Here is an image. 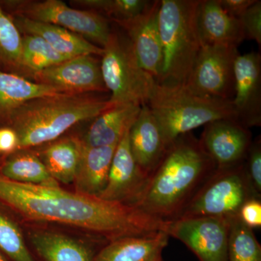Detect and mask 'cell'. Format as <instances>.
<instances>
[{
	"instance_id": "cell-30",
	"label": "cell",
	"mask_w": 261,
	"mask_h": 261,
	"mask_svg": "<svg viewBox=\"0 0 261 261\" xmlns=\"http://www.w3.org/2000/svg\"><path fill=\"white\" fill-rule=\"evenodd\" d=\"M149 1L145 0H74L70 3L94 12L113 23L129 20L140 14Z\"/></svg>"
},
{
	"instance_id": "cell-1",
	"label": "cell",
	"mask_w": 261,
	"mask_h": 261,
	"mask_svg": "<svg viewBox=\"0 0 261 261\" xmlns=\"http://www.w3.org/2000/svg\"><path fill=\"white\" fill-rule=\"evenodd\" d=\"M0 205L17 220L74 228L103 241L167 233L169 222L137 206L70 192L61 187L21 183L0 173Z\"/></svg>"
},
{
	"instance_id": "cell-28",
	"label": "cell",
	"mask_w": 261,
	"mask_h": 261,
	"mask_svg": "<svg viewBox=\"0 0 261 261\" xmlns=\"http://www.w3.org/2000/svg\"><path fill=\"white\" fill-rule=\"evenodd\" d=\"M228 261H261V246L238 216L228 219Z\"/></svg>"
},
{
	"instance_id": "cell-18",
	"label": "cell",
	"mask_w": 261,
	"mask_h": 261,
	"mask_svg": "<svg viewBox=\"0 0 261 261\" xmlns=\"http://www.w3.org/2000/svg\"><path fill=\"white\" fill-rule=\"evenodd\" d=\"M142 106L134 103L114 104L91 122L82 137L88 147L117 145L135 123Z\"/></svg>"
},
{
	"instance_id": "cell-7",
	"label": "cell",
	"mask_w": 261,
	"mask_h": 261,
	"mask_svg": "<svg viewBox=\"0 0 261 261\" xmlns=\"http://www.w3.org/2000/svg\"><path fill=\"white\" fill-rule=\"evenodd\" d=\"M252 198L260 199V197L254 192L250 185L244 161L232 167L216 169L196 192L179 219H229L238 216L243 204Z\"/></svg>"
},
{
	"instance_id": "cell-24",
	"label": "cell",
	"mask_w": 261,
	"mask_h": 261,
	"mask_svg": "<svg viewBox=\"0 0 261 261\" xmlns=\"http://www.w3.org/2000/svg\"><path fill=\"white\" fill-rule=\"evenodd\" d=\"M61 94L51 87L0 70V128H8L15 110L34 98Z\"/></svg>"
},
{
	"instance_id": "cell-5",
	"label": "cell",
	"mask_w": 261,
	"mask_h": 261,
	"mask_svg": "<svg viewBox=\"0 0 261 261\" xmlns=\"http://www.w3.org/2000/svg\"><path fill=\"white\" fill-rule=\"evenodd\" d=\"M148 106L167 146L180 136L224 118L237 120L232 101L203 97L186 86L156 85Z\"/></svg>"
},
{
	"instance_id": "cell-22",
	"label": "cell",
	"mask_w": 261,
	"mask_h": 261,
	"mask_svg": "<svg viewBox=\"0 0 261 261\" xmlns=\"http://www.w3.org/2000/svg\"><path fill=\"white\" fill-rule=\"evenodd\" d=\"M169 236L166 232L128 237L109 242L96 253L93 261H154L161 256Z\"/></svg>"
},
{
	"instance_id": "cell-17",
	"label": "cell",
	"mask_w": 261,
	"mask_h": 261,
	"mask_svg": "<svg viewBox=\"0 0 261 261\" xmlns=\"http://www.w3.org/2000/svg\"><path fill=\"white\" fill-rule=\"evenodd\" d=\"M128 140L136 163L148 178L161 162L168 146L159 123L147 105L142 106L130 127Z\"/></svg>"
},
{
	"instance_id": "cell-16",
	"label": "cell",
	"mask_w": 261,
	"mask_h": 261,
	"mask_svg": "<svg viewBox=\"0 0 261 261\" xmlns=\"http://www.w3.org/2000/svg\"><path fill=\"white\" fill-rule=\"evenodd\" d=\"M196 22L201 46L238 48L245 39L240 20L228 15L218 0H200Z\"/></svg>"
},
{
	"instance_id": "cell-8",
	"label": "cell",
	"mask_w": 261,
	"mask_h": 261,
	"mask_svg": "<svg viewBox=\"0 0 261 261\" xmlns=\"http://www.w3.org/2000/svg\"><path fill=\"white\" fill-rule=\"evenodd\" d=\"M0 5L10 16L58 25L102 48L112 30L102 15L70 8L61 0H0Z\"/></svg>"
},
{
	"instance_id": "cell-26",
	"label": "cell",
	"mask_w": 261,
	"mask_h": 261,
	"mask_svg": "<svg viewBox=\"0 0 261 261\" xmlns=\"http://www.w3.org/2000/svg\"><path fill=\"white\" fill-rule=\"evenodd\" d=\"M22 34L0 5V70L23 77Z\"/></svg>"
},
{
	"instance_id": "cell-36",
	"label": "cell",
	"mask_w": 261,
	"mask_h": 261,
	"mask_svg": "<svg viewBox=\"0 0 261 261\" xmlns=\"http://www.w3.org/2000/svg\"><path fill=\"white\" fill-rule=\"evenodd\" d=\"M0 261H10L1 250H0Z\"/></svg>"
},
{
	"instance_id": "cell-9",
	"label": "cell",
	"mask_w": 261,
	"mask_h": 261,
	"mask_svg": "<svg viewBox=\"0 0 261 261\" xmlns=\"http://www.w3.org/2000/svg\"><path fill=\"white\" fill-rule=\"evenodd\" d=\"M238 48L201 46L186 84L203 97L232 101L234 95V62Z\"/></svg>"
},
{
	"instance_id": "cell-14",
	"label": "cell",
	"mask_w": 261,
	"mask_h": 261,
	"mask_svg": "<svg viewBox=\"0 0 261 261\" xmlns=\"http://www.w3.org/2000/svg\"><path fill=\"white\" fill-rule=\"evenodd\" d=\"M237 120L250 128L261 125V56L251 51L238 55L234 62V95Z\"/></svg>"
},
{
	"instance_id": "cell-6",
	"label": "cell",
	"mask_w": 261,
	"mask_h": 261,
	"mask_svg": "<svg viewBox=\"0 0 261 261\" xmlns=\"http://www.w3.org/2000/svg\"><path fill=\"white\" fill-rule=\"evenodd\" d=\"M101 56L103 82L111 92L109 100L116 104H148L157 82L143 69L126 34L111 30Z\"/></svg>"
},
{
	"instance_id": "cell-19",
	"label": "cell",
	"mask_w": 261,
	"mask_h": 261,
	"mask_svg": "<svg viewBox=\"0 0 261 261\" xmlns=\"http://www.w3.org/2000/svg\"><path fill=\"white\" fill-rule=\"evenodd\" d=\"M11 18L22 35L27 34L42 38L57 53L68 59L82 56H102L103 48L67 29L21 17Z\"/></svg>"
},
{
	"instance_id": "cell-31",
	"label": "cell",
	"mask_w": 261,
	"mask_h": 261,
	"mask_svg": "<svg viewBox=\"0 0 261 261\" xmlns=\"http://www.w3.org/2000/svg\"><path fill=\"white\" fill-rule=\"evenodd\" d=\"M245 167L247 176L254 192L261 195V140L260 137L252 141L246 159Z\"/></svg>"
},
{
	"instance_id": "cell-11",
	"label": "cell",
	"mask_w": 261,
	"mask_h": 261,
	"mask_svg": "<svg viewBox=\"0 0 261 261\" xmlns=\"http://www.w3.org/2000/svg\"><path fill=\"white\" fill-rule=\"evenodd\" d=\"M32 82L51 87L61 94L108 92L100 61L94 56L75 57L53 65L33 75Z\"/></svg>"
},
{
	"instance_id": "cell-35",
	"label": "cell",
	"mask_w": 261,
	"mask_h": 261,
	"mask_svg": "<svg viewBox=\"0 0 261 261\" xmlns=\"http://www.w3.org/2000/svg\"><path fill=\"white\" fill-rule=\"evenodd\" d=\"M18 140L14 130L10 128H0V154H8L18 149Z\"/></svg>"
},
{
	"instance_id": "cell-10",
	"label": "cell",
	"mask_w": 261,
	"mask_h": 261,
	"mask_svg": "<svg viewBox=\"0 0 261 261\" xmlns=\"http://www.w3.org/2000/svg\"><path fill=\"white\" fill-rule=\"evenodd\" d=\"M168 234L185 244L200 261H228V219H177L170 223Z\"/></svg>"
},
{
	"instance_id": "cell-32",
	"label": "cell",
	"mask_w": 261,
	"mask_h": 261,
	"mask_svg": "<svg viewBox=\"0 0 261 261\" xmlns=\"http://www.w3.org/2000/svg\"><path fill=\"white\" fill-rule=\"evenodd\" d=\"M243 27L244 35L245 39L255 41L261 45V1L256 0L239 18Z\"/></svg>"
},
{
	"instance_id": "cell-15",
	"label": "cell",
	"mask_w": 261,
	"mask_h": 261,
	"mask_svg": "<svg viewBox=\"0 0 261 261\" xmlns=\"http://www.w3.org/2000/svg\"><path fill=\"white\" fill-rule=\"evenodd\" d=\"M129 130L118 142L108 174L107 185L99 197L104 200L132 204L145 186L147 178L132 155Z\"/></svg>"
},
{
	"instance_id": "cell-13",
	"label": "cell",
	"mask_w": 261,
	"mask_h": 261,
	"mask_svg": "<svg viewBox=\"0 0 261 261\" xmlns=\"http://www.w3.org/2000/svg\"><path fill=\"white\" fill-rule=\"evenodd\" d=\"M161 1H149L145 10L135 18L116 22L130 41L143 69L157 82L162 65V46L159 15Z\"/></svg>"
},
{
	"instance_id": "cell-27",
	"label": "cell",
	"mask_w": 261,
	"mask_h": 261,
	"mask_svg": "<svg viewBox=\"0 0 261 261\" xmlns=\"http://www.w3.org/2000/svg\"><path fill=\"white\" fill-rule=\"evenodd\" d=\"M68 60L57 53L44 39L37 36L22 35L21 64L24 78L32 81L33 75Z\"/></svg>"
},
{
	"instance_id": "cell-33",
	"label": "cell",
	"mask_w": 261,
	"mask_h": 261,
	"mask_svg": "<svg viewBox=\"0 0 261 261\" xmlns=\"http://www.w3.org/2000/svg\"><path fill=\"white\" fill-rule=\"evenodd\" d=\"M238 217L249 228L261 226L260 199L252 198L246 201L239 211Z\"/></svg>"
},
{
	"instance_id": "cell-4",
	"label": "cell",
	"mask_w": 261,
	"mask_h": 261,
	"mask_svg": "<svg viewBox=\"0 0 261 261\" xmlns=\"http://www.w3.org/2000/svg\"><path fill=\"white\" fill-rule=\"evenodd\" d=\"M200 0H161L163 61L157 84L185 86L201 49L196 15Z\"/></svg>"
},
{
	"instance_id": "cell-29",
	"label": "cell",
	"mask_w": 261,
	"mask_h": 261,
	"mask_svg": "<svg viewBox=\"0 0 261 261\" xmlns=\"http://www.w3.org/2000/svg\"><path fill=\"white\" fill-rule=\"evenodd\" d=\"M0 250L10 261H38L25 243L18 221L0 205Z\"/></svg>"
},
{
	"instance_id": "cell-23",
	"label": "cell",
	"mask_w": 261,
	"mask_h": 261,
	"mask_svg": "<svg viewBox=\"0 0 261 261\" xmlns=\"http://www.w3.org/2000/svg\"><path fill=\"white\" fill-rule=\"evenodd\" d=\"M116 147L117 145L88 147L84 145L73 182L75 192L99 197L107 185Z\"/></svg>"
},
{
	"instance_id": "cell-20",
	"label": "cell",
	"mask_w": 261,
	"mask_h": 261,
	"mask_svg": "<svg viewBox=\"0 0 261 261\" xmlns=\"http://www.w3.org/2000/svg\"><path fill=\"white\" fill-rule=\"evenodd\" d=\"M28 238L42 261H93L98 252L87 243L45 228H30Z\"/></svg>"
},
{
	"instance_id": "cell-25",
	"label": "cell",
	"mask_w": 261,
	"mask_h": 261,
	"mask_svg": "<svg viewBox=\"0 0 261 261\" xmlns=\"http://www.w3.org/2000/svg\"><path fill=\"white\" fill-rule=\"evenodd\" d=\"M0 173L13 181L48 187H60L32 149L0 154Z\"/></svg>"
},
{
	"instance_id": "cell-21",
	"label": "cell",
	"mask_w": 261,
	"mask_h": 261,
	"mask_svg": "<svg viewBox=\"0 0 261 261\" xmlns=\"http://www.w3.org/2000/svg\"><path fill=\"white\" fill-rule=\"evenodd\" d=\"M84 145L82 137L67 136L32 148L58 183L74 182Z\"/></svg>"
},
{
	"instance_id": "cell-3",
	"label": "cell",
	"mask_w": 261,
	"mask_h": 261,
	"mask_svg": "<svg viewBox=\"0 0 261 261\" xmlns=\"http://www.w3.org/2000/svg\"><path fill=\"white\" fill-rule=\"evenodd\" d=\"M114 104L94 94L34 98L15 110L8 128L18 137V149H32L58 140L79 123L92 121Z\"/></svg>"
},
{
	"instance_id": "cell-37",
	"label": "cell",
	"mask_w": 261,
	"mask_h": 261,
	"mask_svg": "<svg viewBox=\"0 0 261 261\" xmlns=\"http://www.w3.org/2000/svg\"><path fill=\"white\" fill-rule=\"evenodd\" d=\"M154 261H163V260H162V257L160 256V257H158V258H157V259H156V260H154Z\"/></svg>"
},
{
	"instance_id": "cell-2",
	"label": "cell",
	"mask_w": 261,
	"mask_h": 261,
	"mask_svg": "<svg viewBox=\"0 0 261 261\" xmlns=\"http://www.w3.org/2000/svg\"><path fill=\"white\" fill-rule=\"evenodd\" d=\"M198 139L190 133L173 140L132 205L164 221L180 216L216 171Z\"/></svg>"
},
{
	"instance_id": "cell-34",
	"label": "cell",
	"mask_w": 261,
	"mask_h": 261,
	"mask_svg": "<svg viewBox=\"0 0 261 261\" xmlns=\"http://www.w3.org/2000/svg\"><path fill=\"white\" fill-rule=\"evenodd\" d=\"M221 8L228 15L238 18L245 13L256 0H218Z\"/></svg>"
},
{
	"instance_id": "cell-12",
	"label": "cell",
	"mask_w": 261,
	"mask_h": 261,
	"mask_svg": "<svg viewBox=\"0 0 261 261\" xmlns=\"http://www.w3.org/2000/svg\"><path fill=\"white\" fill-rule=\"evenodd\" d=\"M199 141L216 169L232 167L243 163L252 142L250 128L233 118L207 123Z\"/></svg>"
}]
</instances>
